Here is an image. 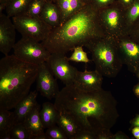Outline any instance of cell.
<instances>
[{
  "mask_svg": "<svg viewBox=\"0 0 139 139\" xmlns=\"http://www.w3.org/2000/svg\"><path fill=\"white\" fill-rule=\"evenodd\" d=\"M55 99L54 104L58 111L68 115L82 130L96 136L110 131L119 117L116 99L110 92L102 88L86 92L73 84L66 85Z\"/></svg>",
  "mask_w": 139,
  "mask_h": 139,
  "instance_id": "1",
  "label": "cell"
},
{
  "mask_svg": "<svg viewBox=\"0 0 139 139\" xmlns=\"http://www.w3.org/2000/svg\"><path fill=\"white\" fill-rule=\"evenodd\" d=\"M91 3L86 4L62 24L53 28L41 44L51 54L66 55L78 46H85L99 38L96 32V9Z\"/></svg>",
  "mask_w": 139,
  "mask_h": 139,
  "instance_id": "2",
  "label": "cell"
},
{
  "mask_svg": "<svg viewBox=\"0 0 139 139\" xmlns=\"http://www.w3.org/2000/svg\"><path fill=\"white\" fill-rule=\"evenodd\" d=\"M39 65L28 63L13 55L0 60V109L9 110L29 93L36 81Z\"/></svg>",
  "mask_w": 139,
  "mask_h": 139,
  "instance_id": "3",
  "label": "cell"
},
{
  "mask_svg": "<svg viewBox=\"0 0 139 139\" xmlns=\"http://www.w3.org/2000/svg\"><path fill=\"white\" fill-rule=\"evenodd\" d=\"M100 39H93L85 46L89 50L95 70L103 76L116 77L123 65L117 49L112 44Z\"/></svg>",
  "mask_w": 139,
  "mask_h": 139,
  "instance_id": "4",
  "label": "cell"
},
{
  "mask_svg": "<svg viewBox=\"0 0 139 139\" xmlns=\"http://www.w3.org/2000/svg\"><path fill=\"white\" fill-rule=\"evenodd\" d=\"M13 54L24 62L39 65L46 62L51 54L41 43L31 38L22 37L15 43L13 48Z\"/></svg>",
  "mask_w": 139,
  "mask_h": 139,
  "instance_id": "5",
  "label": "cell"
},
{
  "mask_svg": "<svg viewBox=\"0 0 139 139\" xmlns=\"http://www.w3.org/2000/svg\"><path fill=\"white\" fill-rule=\"evenodd\" d=\"M12 21L16 29L22 37L38 42L45 40L53 28L39 16L31 17L22 15L12 17Z\"/></svg>",
  "mask_w": 139,
  "mask_h": 139,
  "instance_id": "6",
  "label": "cell"
},
{
  "mask_svg": "<svg viewBox=\"0 0 139 139\" xmlns=\"http://www.w3.org/2000/svg\"><path fill=\"white\" fill-rule=\"evenodd\" d=\"M66 55L52 54L47 64L56 79L61 81L66 85L73 84L78 70L71 65Z\"/></svg>",
  "mask_w": 139,
  "mask_h": 139,
  "instance_id": "7",
  "label": "cell"
},
{
  "mask_svg": "<svg viewBox=\"0 0 139 139\" xmlns=\"http://www.w3.org/2000/svg\"><path fill=\"white\" fill-rule=\"evenodd\" d=\"M56 79L46 62L39 65L36 90L41 95L49 100L56 97L60 91Z\"/></svg>",
  "mask_w": 139,
  "mask_h": 139,
  "instance_id": "8",
  "label": "cell"
},
{
  "mask_svg": "<svg viewBox=\"0 0 139 139\" xmlns=\"http://www.w3.org/2000/svg\"><path fill=\"white\" fill-rule=\"evenodd\" d=\"M103 76L96 70L88 71L86 68L83 72L77 71L73 84L82 91L89 92L101 89Z\"/></svg>",
  "mask_w": 139,
  "mask_h": 139,
  "instance_id": "9",
  "label": "cell"
},
{
  "mask_svg": "<svg viewBox=\"0 0 139 139\" xmlns=\"http://www.w3.org/2000/svg\"><path fill=\"white\" fill-rule=\"evenodd\" d=\"M117 50L123 64L135 73L139 68V46L127 39L121 40Z\"/></svg>",
  "mask_w": 139,
  "mask_h": 139,
  "instance_id": "10",
  "label": "cell"
},
{
  "mask_svg": "<svg viewBox=\"0 0 139 139\" xmlns=\"http://www.w3.org/2000/svg\"><path fill=\"white\" fill-rule=\"evenodd\" d=\"M15 29L10 18L3 13L0 14V51L5 56L15 43Z\"/></svg>",
  "mask_w": 139,
  "mask_h": 139,
  "instance_id": "11",
  "label": "cell"
},
{
  "mask_svg": "<svg viewBox=\"0 0 139 139\" xmlns=\"http://www.w3.org/2000/svg\"><path fill=\"white\" fill-rule=\"evenodd\" d=\"M38 94L37 90L30 92L15 107L13 112L14 125L23 123L25 116L37 103Z\"/></svg>",
  "mask_w": 139,
  "mask_h": 139,
  "instance_id": "12",
  "label": "cell"
},
{
  "mask_svg": "<svg viewBox=\"0 0 139 139\" xmlns=\"http://www.w3.org/2000/svg\"><path fill=\"white\" fill-rule=\"evenodd\" d=\"M40 105L37 103L25 117L23 122L29 134L32 136L44 133V128L40 116Z\"/></svg>",
  "mask_w": 139,
  "mask_h": 139,
  "instance_id": "13",
  "label": "cell"
},
{
  "mask_svg": "<svg viewBox=\"0 0 139 139\" xmlns=\"http://www.w3.org/2000/svg\"><path fill=\"white\" fill-rule=\"evenodd\" d=\"M55 3L60 13V25L86 4L82 0H57Z\"/></svg>",
  "mask_w": 139,
  "mask_h": 139,
  "instance_id": "14",
  "label": "cell"
},
{
  "mask_svg": "<svg viewBox=\"0 0 139 139\" xmlns=\"http://www.w3.org/2000/svg\"><path fill=\"white\" fill-rule=\"evenodd\" d=\"M56 124L63 130L69 139H75L77 135L82 131L73 118L61 112L58 111Z\"/></svg>",
  "mask_w": 139,
  "mask_h": 139,
  "instance_id": "15",
  "label": "cell"
},
{
  "mask_svg": "<svg viewBox=\"0 0 139 139\" xmlns=\"http://www.w3.org/2000/svg\"><path fill=\"white\" fill-rule=\"evenodd\" d=\"M39 16L53 28L60 25L59 11L56 4L52 1L48 0L46 2Z\"/></svg>",
  "mask_w": 139,
  "mask_h": 139,
  "instance_id": "16",
  "label": "cell"
},
{
  "mask_svg": "<svg viewBox=\"0 0 139 139\" xmlns=\"http://www.w3.org/2000/svg\"><path fill=\"white\" fill-rule=\"evenodd\" d=\"M58 114V111L54 104L49 102H45L43 104L39 115L45 129L56 125Z\"/></svg>",
  "mask_w": 139,
  "mask_h": 139,
  "instance_id": "17",
  "label": "cell"
},
{
  "mask_svg": "<svg viewBox=\"0 0 139 139\" xmlns=\"http://www.w3.org/2000/svg\"><path fill=\"white\" fill-rule=\"evenodd\" d=\"M31 0H11L6 6L7 15L10 18L24 15Z\"/></svg>",
  "mask_w": 139,
  "mask_h": 139,
  "instance_id": "18",
  "label": "cell"
},
{
  "mask_svg": "<svg viewBox=\"0 0 139 139\" xmlns=\"http://www.w3.org/2000/svg\"><path fill=\"white\" fill-rule=\"evenodd\" d=\"M14 125L13 112L0 109V137L10 132Z\"/></svg>",
  "mask_w": 139,
  "mask_h": 139,
  "instance_id": "19",
  "label": "cell"
},
{
  "mask_svg": "<svg viewBox=\"0 0 139 139\" xmlns=\"http://www.w3.org/2000/svg\"><path fill=\"white\" fill-rule=\"evenodd\" d=\"M46 1L43 0H31L24 15L31 17L39 16Z\"/></svg>",
  "mask_w": 139,
  "mask_h": 139,
  "instance_id": "20",
  "label": "cell"
},
{
  "mask_svg": "<svg viewBox=\"0 0 139 139\" xmlns=\"http://www.w3.org/2000/svg\"><path fill=\"white\" fill-rule=\"evenodd\" d=\"M11 133L12 139H30V135L23 123L14 125Z\"/></svg>",
  "mask_w": 139,
  "mask_h": 139,
  "instance_id": "21",
  "label": "cell"
},
{
  "mask_svg": "<svg viewBox=\"0 0 139 139\" xmlns=\"http://www.w3.org/2000/svg\"><path fill=\"white\" fill-rule=\"evenodd\" d=\"M82 46H78L73 49V52L68 58L69 60L76 62H83L86 64L91 60L88 58L87 53L84 51Z\"/></svg>",
  "mask_w": 139,
  "mask_h": 139,
  "instance_id": "22",
  "label": "cell"
},
{
  "mask_svg": "<svg viewBox=\"0 0 139 139\" xmlns=\"http://www.w3.org/2000/svg\"><path fill=\"white\" fill-rule=\"evenodd\" d=\"M49 139H67L68 137L63 130L56 125L47 128L45 132Z\"/></svg>",
  "mask_w": 139,
  "mask_h": 139,
  "instance_id": "23",
  "label": "cell"
},
{
  "mask_svg": "<svg viewBox=\"0 0 139 139\" xmlns=\"http://www.w3.org/2000/svg\"><path fill=\"white\" fill-rule=\"evenodd\" d=\"M118 14L116 11L115 10H111L107 14V22L111 27H116L118 24Z\"/></svg>",
  "mask_w": 139,
  "mask_h": 139,
  "instance_id": "24",
  "label": "cell"
},
{
  "mask_svg": "<svg viewBox=\"0 0 139 139\" xmlns=\"http://www.w3.org/2000/svg\"><path fill=\"white\" fill-rule=\"evenodd\" d=\"M97 139L96 135L89 131L82 130L76 136L75 139Z\"/></svg>",
  "mask_w": 139,
  "mask_h": 139,
  "instance_id": "25",
  "label": "cell"
},
{
  "mask_svg": "<svg viewBox=\"0 0 139 139\" xmlns=\"http://www.w3.org/2000/svg\"><path fill=\"white\" fill-rule=\"evenodd\" d=\"M139 16V3L135 2L131 9L129 16L130 18L134 21Z\"/></svg>",
  "mask_w": 139,
  "mask_h": 139,
  "instance_id": "26",
  "label": "cell"
},
{
  "mask_svg": "<svg viewBox=\"0 0 139 139\" xmlns=\"http://www.w3.org/2000/svg\"><path fill=\"white\" fill-rule=\"evenodd\" d=\"M113 0H92L91 3L96 8L106 5Z\"/></svg>",
  "mask_w": 139,
  "mask_h": 139,
  "instance_id": "27",
  "label": "cell"
},
{
  "mask_svg": "<svg viewBox=\"0 0 139 139\" xmlns=\"http://www.w3.org/2000/svg\"><path fill=\"white\" fill-rule=\"evenodd\" d=\"M30 139H49V138L45 133L36 136L31 137Z\"/></svg>",
  "mask_w": 139,
  "mask_h": 139,
  "instance_id": "28",
  "label": "cell"
},
{
  "mask_svg": "<svg viewBox=\"0 0 139 139\" xmlns=\"http://www.w3.org/2000/svg\"><path fill=\"white\" fill-rule=\"evenodd\" d=\"M132 133L134 137L139 139V127L136 126L132 130Z\"/></svg>",
  "mask_w": 139,
  "mask_h": 139,
  "instance_id": "29",
  "label": "cell"
},
{
  "mask_svg": "<svg viewBox=\"0 0 139 139\" xmlns=\"http://www.w3.org/2000/svg\"><path fill=\"white\" fill-rule=\"evenodd\" d=\"M0 139H12L11 131L8 132L0 137Z\"/></svg>",
  "mask_w": 139,
  "mask_h": 139,
  "instance_id": "30",
  "label": "cell"
},
{
  "mask_svg": "<svg viewBox=\"0 0 139 139\" xmlns=\"http://www.w3.org/2000/svg\"><path fill=\"white\" fill-rule=\"evenodd\" d=\"M133 91L135 94L139 97V83L134 88Z\"/></svg>",
  "mask_w": 139,
  "mask_h": 139,
  "instance_id": "31",
  "label": "cell"
},
{
  "mask_svg": "<svg viewBox=\"0 0 139 139\" xmlns=\"http://www.w3.org/2000/svg\"><path fill=\"white\" fill-rule=\"evenodd\" d=\"M6 5L4 4H0V14L2 13V11L6 7Z\"/></svg>",
  "mask_w": 139,
  "mask_h": 139,
  "instance_id": "32",
  "label": "cell"
},
{
  "mask_svg": "<svg viewBox=\"0 0 139 139\" xmlns=\"http://www.w3.org/2000/svg\"><path fill=\"white\" fill-rule=\"evenodd\" d=\"M134 125L136 126L139 127V117H138L133 122Z\"/></svg>",
  "mask_w": 139,
  "mask_h": 139,
  "instance_id": "33",
  "label": "cell"
},
{
  "mask_svg": "<svg viewBox=\"0 0 139 139\" xmlns=\"http://www.w3.org/2000/svg\"><path fill=\"white\" fill-rule=\"evenodd\" d=\"M121 2L126 5H128L131 3L132 0H120Z\"/></svg>",
  "mask_w": 139,
  "mask_h": 139,
  "instance_id": "34",
  "label": "cell"
},
{
  "mask_svg": "<svg viewBox=\"0 0 139 139\" xmlns=\"http://www.w3.org/2000/svg\"><path fill=\"white\" fill-rule=\"evenodd\" d=\"M11 0H0V4H4L6 5Z\"/></svg>",
  "mask_w": 139,
  "mask_h": 139,
  "instance_id": "35",
  "label": "cell"
},
{
  "mask_svg": "<svg viewBox=\"0 0 139 139\" xmlns=\"http://www.w3.org/2000/svg\"><path fill=\"white\" fill-rule=\"evenodd\" d=\"M86 4L91 3L92 0H82Z\"/></svg>",
  "mask_w": 139,
  "mask_h": 139,
  "instance_id": "36",
  "label": "cell"
},
{
  "mask_svg": "<svg viewBox=\"0 0 139 139\" xmlns=\"http://www.w3.org/2000/svg\"><path fill=\"white\" fill-rule=\"evenodd\" d=\"M135 73L137 77L139 79V68Z\"/></svg>",
  "mask_w": 139,
  "mask_h": 139,
  "instance_id": "37",
  "label": "cell"
},
{
  "mask_svg": "<svg viewBox=\"0 0 139 139\" xmlns=\"http://www.w3.org/2000/svg\"><path fill=\"white\" fill-rule=\"evenodd\" d=\"M52 2L53 3H55L57 0H48Z\"/></svg>",
  "mask_w": 139,
  "mask_h": 139,
  "instance_id": "38",
  "label": "cell"
},
{
  "mask_svg": "<svg viewBox=\"0 0 139 139\" xmlns=\"http://www.w3.org/2000/svg\"><path fill=\"white\" fill-rule=\"evenodd\" d=\"M44 0V1H47L48 0Z\"/></svg>",
  "mask_w": 139,
  "mask_h": 139,
  "instance_id": "39",
  "label": "cell"
},
{
  "mask_svg": "<svg viewBox=\"0 0 139 139\" xmlns=\"http://www.w3.org/2000/svg\"><path fill=\"white\" fill-rule=\"evenodd\" d=\"M138 117H139V116H138Z\"/></svg>",
  "mask_w": 139,
  "mask_h": 139,
  "instance_id": "40",
  "label": "cell"
}]
</instances>
